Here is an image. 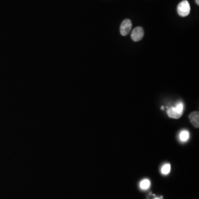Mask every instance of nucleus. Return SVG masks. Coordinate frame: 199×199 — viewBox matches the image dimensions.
I'll return each mask as SVG.
<instances>
[{
  "mask_svg": "<svg viewBox=\"0 0 199 199\" xmlns=\"http://www.w3.org/2000/svg\"><path fill=\"white\" fill-rule=\"evenodd\" d=\"M184 110V105L182 102L178 103L175 107H171L168 109L167 113L170 118L178 119H179L183 115Z\"/></svg>",
  "mask_w": 199,
  "mask_h": 199,
  "instance_id": "1",
  "label": "nucleus"
},
{
  "mask_svg": "<svg viewBox=\"0 0 199 199\" xmlns=\"http://www.w3.org/2000/svg\"><path fill=\"white\" fill-rule=\"evenodd\" d=\"M177 11L179 16L186 17L188 16L190 12V6L187 0H184L180 2L177 7Z\"/></svg>",
  "mask_w": 199,
  "mask_h": 199,
  "instance_id": "2",
  "label": "nucleus"
},
{
  "mask_svg": "<svg viewBox=\"0 0 199 199\" xmlns=\"http://www.w3.org/2000/svg\"><path fill=\"white\" fill-rule=\"evenodd\" d=\"M132 22L129 19H125L121 24L120 33L122 36H126L131 32L132 29Z\"/></svg>",
  "mask_w": 199,
  "mask_h": 199,
  "instance_id": "3",
  "label": "nucleus"
},
{
  "mask_svg": "<svg viewBox=\"0 0 199 199\" xmlns=\"http://www.w3.org/2000/svg\"><path fill=\"white\" fill-rule=\"evenodd\" d=\"M143 28L141 27H137L131 33V38L135 42H138L143 38L144 36Z\"/></svg>",
  "mask_w": 199,
  "mask_h": 199,
  "instance_id": "4",
  "label": "nucleus"
},
{
  "mask_svg": "<svg viewBox=\"0 0 199 199\" xmlns=\"http://www.w3.org/2000/svg\"><path fill=\"white\" fill-rule=\"evenodd\" d=\"M189 119L193 126L196 128L199 127V113L198 111L193 112L189 115Z\"/></svg>",
  "mask_w": 199,
  "mask_h": 199,
  "instance_id": "5",
  "label": "nucleus"
},
{
  "mask_svg": "<svg viewBox=\"0 0 199 199\" xmlns=\"http://www.w3.org/2000/svg\"><path fill=\"white\" fill-rule=\"evenodd\" d=\"M179 138H180V141H182V142L186 141L189 138V132L186 131V130H184L183 131H182L180 133Z\"/></svg>",
  "mask_w": 199,
  "mask_h": 199,
  "instance_id": "6",
  "label": "nucleus"
},
{
  "mask_svg": "<svg viewBox=\"0 0 199 199\" xmlns=\"http://www.w3.org/2000/svg\"><path fill=\"white\" fill-rule=\"evenodd\" d=\"M150 184V181L148 179H144L140 183V187L142 189L146 190L149 188Z\"/></svg>",
  "mask_w": 199,
  "mask_h": 199,
  "instance_id": "7",
  "label": "nucleus"
},
{
  "mask_svg": "<svg viewBox=\"0 0 199 199\" xmlns=\"http://www.w3.org/2000/svg\"><path fill=\"white\" fill-rule=\"evenodd\" d=\"M170 169H171V166L169 164H166L165 165H164L161 169V172L164 175H167L170 172Z\"/></svg>",
  "mask_w": 199,
  "mask_h": 199,
  "instance_id": "8",
  "label": "nucleus"
},
{
  "mask_svg": "<svg viewBox=\"0 0 199 199\" xmlns=\"http://www.w3.org/2000/svg\"><path fill=\"white\" fill-rule=\"evenodd\" d=\"M196 1V3L199 5V0H195Z\"/></svg>",
  "mask_w": 199,
  "mask_h": 199,
  "instance_id": "9",
  "label": "nucleus"
},
{
  "mask_svg": "<svg viewBox=\"0 0 199 199\" xmlns=\"http://www.w3.org/2000/svg\"><path fill=\"white\" fill-rule=\"evenodd\" d=\"M158 199V198H156V199Z\"/></svg>",
  "mask_w": 199,
  "mask_h": 199,
  "instance_id": "10",
  "label": "nucleus"
}]
</instances>
